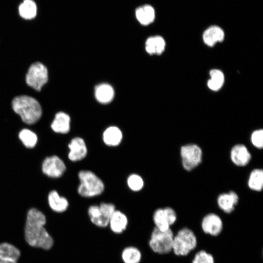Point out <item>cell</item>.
Segmentation results:
<instances>
[{
	"label": "cell",
	"instance_id": "cell-31",
	"mask_svg": "<svg viewBox=\"0 0 263 263\" xmlns=\"http://www.w3.org/2000/svg\"><path fill=\"white\" fill-rule=\"evenodd\" d=\"M250 140L253 147L257 149H262L263 147V130L257 129L253 131Z\"/></svg>",
	"mask_w": 263,
	"mask_h": 263
},
{
	"label": "cell",
	"instance_id": "cell-32",
	"mask_svg": "<svg viewBox=\"0 0 263 263\" xmlns=\"http://www.w3.org/2000/svg\"><path fill=\"white\" fill-rule=\"evenodd\" d=\"M0 263H17V262L0 258Z\"/></svg>",
	"mask_w": 263,
	"mask_h": 263
},
{
	"label": "cell",
	"instance_id": "cell-27",
	"mask_svg": "<svg viewBox=\"0 0 263 263\" xmlns=\"http://www.w3.org/2000/svg\"><path fill=\"white\" fill-rule=\"evenodd\" d=\"M37 5L32 0H24L19 7V15L26 19L34 18L37 15Z\"/></svg>",
	"mask_w": 263,
	"mask_h": 263
},
{
	"label": "cell",
	"instance_id": "cell-26",
	"mask_svg": "<svg viewBox=\"0 0 263 263\" xmlns=\"http://www.w3.org/2000/svg\"><path fill=\"white\" fill-rule=\"evenodd\" d=\"M152 219L155 227L161 230H166L170 228L171 225L164 208H157L153 212Z\"/></svg>",
	"mask_w": 263,
	"mask_h": 263
},
{
	"label": "cell",
	"instance_id": "cell-6",
	"mask_svg": "<svg viewBox=\"0 0 263 263\" xmlns=\"http://www.w3.org/2000/svg\"><path fill=\"white\" fill-rule=\"evenodd\" d=\"M180 154L182 167L188 171L193 170L202 162L203 150L196 144L188 143L182 146Z\"/></svg>",
	"mask_w": 263,
	"mask_h": 263
},
{
	"label": "cell",
	"instance_id": "cell-17",
	"mask_svg": "<svg viewBox=\"0 0 263 263\" xmlns=\"http://www.w3.org/2000/svg\"><path fill=\"white\" fill-rule=\"evenodd\" d=\"M51 127L56 133L66 134L70 130V117L62 112L57 113L52 122Z\"/></svg>",
	"mask_w": 263,
	"mask_h": 263
},
{
	"label": "cell",
	"instance_id": "cell-4",
	"mask_svg": "<svg viewBox=\"0 0 263 263\" xmlns=\"http://www.w3.org/2000/svg\"><path fill=\"white\" fill-rule=\"evenodd\" d=\"M197 245V239L194 232L185 227L174 235L172 251L178 256H185L195 249Z\"/></svg>",
	"mask_w": 263,
	"mask_h": 263
},
{
	"label": "cell",
	"instance_id": "cell-18",
	"mask_svg": "<svg viewBox=\"0 0 263 263\" xmlns=\"http://www.w3.org/2000/svg\"><path fill=\"white\" fill-rule=\"evenodd\" d=\"M48 201L50 208L55 212L62 213L68 208L69 202L63 196H61L56 190L49 192Z\"/></svg>",
	"mask_w": 263,
	"mask_h": 263
},
{
	"label": "cell",
	"instance_id": "cell-16",
	"mask_svg": "<svg viewBox=\"0 0 263 263\" xmlns=\"http://www.w3.org/2000/svg\"><path fill=\"white\" fill-rule=\"evenodd\" d=\"M225 38V32L219 26L212 25L203 33V40L207 46L212 47L215 44L222 42Z\"/></svg>",
	"mask_w": 263,
	"mask_h": 263
},
{
	"label": "cell",
	"instance_id": "cell-9",
	"mask_svg": "<svg viewBox=\"0 0 263 263\" xmlns=\"http://www.w3.org/2000/svg\"><path fill=\"white\" fill-rule=\"evenodd\" d=\"M66 169L63 161L56 155L46 157L42 164L43 173L51 178L60 177Z\"/></svg>",
	"mask_w": 263,
	"mask_h": 263
},
{
	"label": "cell",
	"instance_id": "cell-11",
	"mask_svg": "<svg viewBox=\"0 0 263 263\" xmlns=\"http://www.w3.org/2000/svg\"><path fill=\"white\" fill-rule=\"evenodd\" d=\"M69 151L68 157L72 162L84 159L88 154V148L84 139L80 137L72 138L68 144Z\"/></svg>",
	"mask_w": 263,
	"mask_h": 263
},
{
	"label": "cell",
	"instance_id": "cell-22",
	"mask_svg": "<svg viewBox=\"0 0 263 263\" xmlns=\"http://www.w3.org/2000/svg\"><path fill=\"white\" fill-rule=\"evenodd\" d=\"M248 188L256 192H260L263 188V170L256 168L250 173L247 180Z\"/></svg>",
	"mask_w": 263,
	"mask_h": 263
},
{
	"label": "cell",
	"instance_id": "cell-15",
	"mask_svg": "<svg viewBox=\"0 0 263 263\" xmlns=\"http://www.w3.org/2000/svg\"><path fill=\"white\" fill-rule=\"evenodd\" d=\"M123 134L119 128L115 126H111L107 128L102 133V139L103 143L107 146L115 147L122 142Z\"/></svg>",
	"mask_w": 263,
	"mask_h": 263
},
{
	"label": "cell",
	"instance_id": "cell-2",
	"mask_svg": "<svg viewBox=\"0 0 263 263\" xmlns=\"http://www.w3.org/2000/svg\"><path fill=\"white\" fill-rule=\"evenodd\" d=\"M12 104L15 112L27 124L36 123L41 116L42 110L39 102L31 96L25 95L16 96Z\"/></svg>",
	"mask_w": 263,
	"mask_h": 263
},
{
	"label": "cell",
	"instance_id": "cell-29",
	"mask_svg": "<svg viewBox=\"0 0 263 263\" xmlns=\"http://www.w3.org/2000/svg\"><path fill=\"white\" fill-rule=\"evenodd\" d=\"M127 184L132 191L138 192L143 188L144 181L142 176L138 174L132 173L127 179Z\"/></svg>",
	"mask_w": 263,
	"mask_h": 263
},
{
	"label": "cell",
	"instance_id": "cell-23",
	"mask_svg": "<svg viewBox=\"0 0 263 263\" xmlns=\"http://www.w3.org/2000/svg\"><path fill=\"white\" fill-rule=\"evenodd\" d=\"M20 256V251L14 245L6 242L0 244V258L18 262Z\"/></svg>",
	"mask_w": 263,
	"mask_h": 263
},
{
	"label": "cell",
	"instance_id": "cell-7",
	"mask_svg": "<svg viewBox=\"0 0 263 263\" xmlns=\"http://www.w3.org/2000/svg\"><path fill=\"white\" fill-rule=\"evenodd\" d=\"M115 210L114 204L102 202L99 205L90 206L88 208V215L92 224L103 228L108 225L109 219Z\"/></svg>",
	"mask_w": 263,
	"mask_h": 263
},
{
	"label": "cell",
	"instance_id": "cell-30",
	"mask_svg": "<svg viewBox=\"0 0 263 263\" xmlns=\"http://www.w3.org/2000/svg\"><path fill=\"white\" fill-rule=\"evenodd\" d=\"M192 263H215V261L212 254L201 250L195 254Z\"/></svg>",
	"mask_w": 263,
	"mask_h": 263
},
{
	"label": "cell",
	"instance_id": "cell-21",
	"mask_svg": "<svg viewBox=\"0 0 263 263\" xmlns=\"http://www.w3.org/2000/svg\"><path fill=\"white\" fill-rule=\"evenodd\" d=\"M138 21L142 25H147L153 21L155 17L153 7L150 5H145L138 8L135 11Z\"/></svg>",
	"mask_w": 263,
	"mask_h": 263
},
{
	"label": "cell",
	"instance_id": "cell-19",
	"mask_svg": "<svg viewBox=\"0 0 263 263\" xmlns=\"http://www.w3.org/2000/svg\"><path fill=\"white\" fill-rule=\"evenodd\" d=\"M165 47V40L159 36L150 37L145 43V49L150 55L161 54L164 51Z\"/></svg>",
	"mask_w": 263,
	"mask_h": 263
},
{
	"label": "cell",
	"instance_id": "cell-3",
	"mask_svg": "<svg viewBox=\"0 0 263 263\" xmlns=\"http://www.w3.org/2000/svg\"><path fill=\"white\" fill-rule=\"evenodd\" d=\"M79 184L78 194L85 198H92L101 194L105 189L103 181L94 172L81 170L78 173Z\"/></svg>",
	"mask_w": 263,
	"mask_h": 263
},
{
	"label": "cell",
	"instance_id": "cell-14",
	"mask_svg": "<svg viewBox=\"0 0 263 263\" xmlns=\"http://www.w3.org/2000/svg\"><path fill=\"white\" fill-rule=\"evenodd\" d=\"M128 225L127 215L121 211L116 209L111 215L108 226L113 233L120 234L126 230Z\"/></svg>",
	"mask_w": 263,
	"mask_h": 263
},
{
	"label": "cell",
	"instance_id": "cell-13",
	"mask_svg": "<svg viewBox=\"0 0 263 263\" xmlns=\"http://www.w3.org/2000/svg\"><path fill=\"white\" fill-rule=\"evenodd\" d=\"M239 197L234 191L220 194L217 198V203L219 208L226 213L232 212L238 204Z\"/></svg>",
	"mask_w": 263,
	"mask_h": 263
},
{
	"label": "cell",
	"instance_id": "cell-10",
	"mask_svg": "<svg viewBox=\"0 0 263 263\" xmlns=\"http://www.w3.org/2000/svg\"><path fill=\"white\" fill-rule=\"evenodd\" d=\"M201 228L205 233L212 236H217L222 231L223 223L218 215L214 213H209L202 219Z\"/></svg>",
	"mask_w": 263,
	"mask_h": 263
},
{
	"label": "cell",
	"instance_id": "cell-24",
	"mask_svg": "<svg viewBox=\"0 0 263 263\" xmlns=\"http://www.w3.org/2000/svg\"><path fill=\"white\" fill-rule=\"evenodd\" d=\"M121 257L124 263H140L142 253L136 247L129 246L123 249Z\"/></svg>",
	"mask_w": 263,
	"mask_h": 263
},
{
	"label": "cell",
	"instance_id": "cell-25",
	"mask_svg": "<svg viewBox=\"0 0 263 263\" xmlns=\"http://www.w3.org/2000/svg\"><path fill=\"white\" fill-rule=\"evenodd\" d=\"M209 75L207 83L208 88L213 91L219 90L224 83V74L220 70L212 69L209 72Z\"/></svg>",
	"mask_w": 263,
	"mask_h": 263
},
{
	"label": "cell",
	"instance_id": "cell-1",
	"mask_svg": "<svg viewBox=\"0 0 263 263\" xmlns=\"http://www.w3.org/2000/svg\"><path fill=\"white\" fill-rule=\"evenodd\" d=\"M46 223L45 215L35 208L27 212L24 229L25 238L30 246L44 250L51 248L54 240L44 225Z\"/></svg>",
	"mask_w": 263,
	"mask_h": 263
},
{
	"label": "cell",
	"instance_id": "cell-8",
	"mask_svg": "<svg viewBox=\"0 0 263 263\" xmlns=\"http://www.w3.org/2000/svg\"><path fill=\"white\" fill-rule=\"evenodd\" d=\"M48 80L47 68L39 62L32 64L26 75V82L31 88L40 91Z\"/></svg>",
	"mask_w": 263,
	"mask_h": 263
},
{
	"label": "cell",
	"instance_id": "cell-12",
	"mask_svg": "<svg viewBox=\"0 0 263 263\" xmlns=\"http://www.w3.org/2000/svg\"><path fill=\"white\" fill-rule=\"evenodd\" d=\"M229 155L233 164L240 167L247 166L252 159L250 152L243 144H237L233 146L230 150Z\"/></svg>",
	"mask_w": 263,
	"mask_h": 263
},
{
	"label": "cell",
	"instance_id": "cell-20",
	"mask_svg": "<svg viewBox=\"0 0 263 263\" xmlns=\"http://www.w3.org/2000/svg\"><path fill=\"white\" fill-rule=\"evenodd\" d=\"M114 95V91L111 85L102 83L97 86L95 89V96L96 100L102 104L111 102Z\"/></svg>",
	"mask_w": 263,
	"mask_h": 263
},
{
	"label": "cell",
	"instance_id": "cell-5",
	"mask_svg": "<svg viewBox=\"0 0 263 263\" xmlns=\"http://www.w3.org/2000/svg\"><path fill=\"white\" fill-rule=\"evenodd\" d=\"M174 234L169 228L161 230L154 227L149 241L150 249L158 254H167L172 251Z\"/></svg>",
	"mask_w": 263,
	"mask_h": 263
},
{
	"label": "cell",
	"instance_id": "cell-28",
	"mask_svg": "<svg viewBox=\"0 0 263 263\" xmlns=\"http://www.w3.org/2000/svg\"><path fill=\"white\" fill-rule=\"evenodd\" d=\"M19 137L23 144L27 148H33L38 142L37 134L32 131L24 129L20 131Z\"/></svg>",
	"mask_w": 263,
	"mask_h": 263
}]
</instances>
